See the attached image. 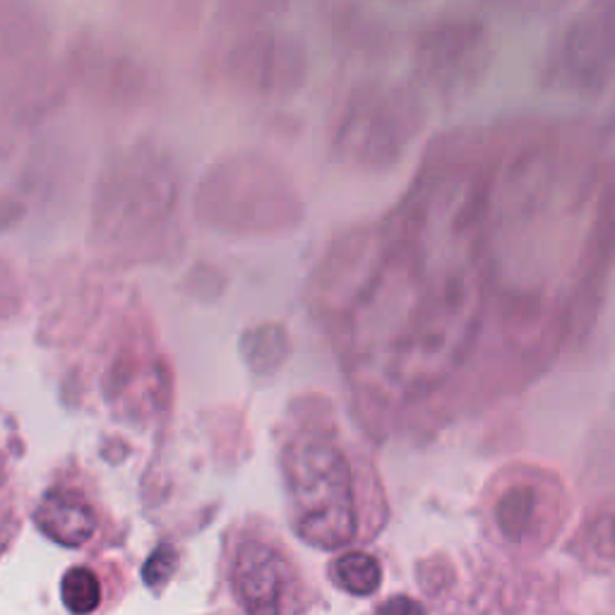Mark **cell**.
Masks as SVG:
<instances>
[{"mask_svg":"<svg viewBox=\"0 0 615 615\" xmlns=\"http://www.w3.org/2000/svg\"><path fill=\"white\" fill-rule=\"evenodd\" d=\"M288 500L298 536L324 550L356 538V498L342 452L322 441L296 443L284 459Z\"/></svg>","mask_w":615,"mask_h":615,"instance_id":"6da1fadb","label":"cell"},{"mask_svg":"<svg viewBox=\"0 0 615 615\" xmlns=\"http://www.w3.org/2000/svg\"><path fill=\"white\" fill-rule=\"evenodd\" d=\"M560 56L565 78L577 90H604L615 75V8H592L574 18Z\"/></svg>","mask_w":615,"mask_h":615,"instance_id":"7a4b0ae2","label":"cell"},{"mask_svg":"<svg viewBox=\"0 0 615 615\" xmlns=\"http://www.w3.org/2000/svg\"><path fill=\"white\" fill-rule=\"evenodd\" d=\"M236 596L248 615H292L296 577L282 554L265 544H246L234 565Z\"/></svg>","mask_w":615,"mask_h":615,"instance_id":"3957f363","label":"cell"},{"mask_svg":"<svg viewBox=\"0 0 615 615\" xmlns=\"http://www.w3.org/2000/svg\"><path fill=\"white\" fill-rule=\"evenodd\" d=\"M34 522L48 538L68 548L84 546L96 529L92 508L82 498L66 491L48 493L42 500V505L36 508Z\"/></svg>","mask_w":615,"mask_h":615,"instance_id":"277c9868","label":"cell"},{"mask_svg":"<svg viewBox=\"0 0 615 615\" xmlns=\"http://www.w3.org/2000/svg\"><path fill=\"white\" fill-rule=\"evenodd\" d=\"M332 580L349 594L368 596L378 592L383 582L380 562L363 550H351V554L339 556L332 565Z\"/></svg>","mask_w":615,"mask_h":615,"instance_id":"5b68a950","label":"cell"},{"mask_svg":"<svg viewBox=\"0 0 615 615\" xmlns=\"http://www.w3.org/2000/svg\"><path fill=\"white\" fill-rule=\"evenodd\" d=\"M99 601H102V586L92 570L72 568L62 577V604H66L75 615L92 613Z\"/></svg>","mask_w":615,"mask_h":615,"instance_id":"8992f818","label":"cell"},{"mask_svg":"<svg viewBox=\"0 0 615 615\" xmlns=\"http://www.w3.org/2000/svg\"><path fill=\"white\" fill-rule=\"evenodd\" d=\"M534 503H536V493L532 486L526 483H517L505 491V496L500 498L498 505V514H500V524L505 529H522V526L529 522L532 512H534Z\"/></svg>","mask_w":615,"mask_h":615,"instance_id":"52a82bcc","label":"cell"},{"mask_svg":"<svg viewBox=\"0 0 615 615\" xmlns=\"http://www.w3.org/2000/svg\"><path fill=\"white\" fill-rule=\"evenodd\" d=\"M179 568V554L171 546H161L159 550H155L152 558L147 560L145 565V582L149 586H161L171 580V574Z\"/></svg>","mask_w":615,"mask_h":615,"instance_id":"ba28073f","label":"cell"},{"mask_svg":"<svg viewBox=\"0 0 615 615\" xmlns=\"http://www.w3.org/2000/svg\"><path fill=\"white\" fill-rule=\"evenodd\" d=\"M375 615H423V608L409 596H392L380 604Z\"/></svg>","mask_w":615,"mask_h":615,"instance_id":"9c48e42d","label":"cell"}]
</instances>
